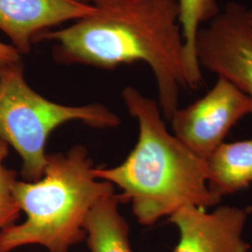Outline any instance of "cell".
Segmentation results:
<instances>
[{
  "label": "cell",
  "mask_w": 252,
  "mask_h": 252,
  "mask_svg": "<svg viewBox=\"0 0 252 252\" xmlns=\"http://www.w3.org/2000/svg\"><path fill=\"white\" fill-rule=\"evenodd\" d=\"M248 14H249V18L251 20L252 24V8L251 9H248Z\"/></svg>",
  "instance_id": "cell-15"
},
{
  "label": "cell",
  "mask_w": 252,
  "mask_h": 252,
  "mask_svg": "<svg viewBox=\"0 0 252 252\" xmlns=\"http://www.w3.org/2000/svg\"><path fill=\"white\" fill-rule=\"evenodd\" d=\"M22 62V55L11 45L0 41V65Z\"/></svg>",
  "instance_id": "cell-13"
},
{
  "label": "cell",
  "mask_w": 252,
  "mask_h": 252,
  "mask_svg": "<svg viewBox=\"0 0 252 252\" xmlns=\"http://www.w3.org/2000/svg\"><path fill=\"white\" fill-rule=\"evenodd\" d=\"M195 52L201 68L232 82L252 99V24L248 9L230 2L200 28Z\"/></svg>",
  "instance_id": "cell-5"
},
{
  "label": "cell",
  "mask_w": 252,
  "mask_h": 252,
  "mask_svg": "<svg viewBox=\"0 0 252 252\" xmlns=\"http://www.w3.org/2000/svg\"><path fill=\"white\" fill-rule=\"evenodd\" d=\"M75 1L84 3V4H92V0H75Z\"/></svg>",
  "instance_id": "cell-14"
},
{
  "label": "cell",
  "mask_w": 252,
  "mask_h": 252,
  "mask_svg": "<svg viewBox=\"0 0 252 252\" xmlns=\"http://www.w3.org/2000/svg\"><path fill=\"white\" fill-rule=\"evenodd\" d=\"M207 187L218 198L252 185V138L222 143L207 159Z\"/></svg>",
  "instance_id": "cell-9"
},
{
  "label": "cell",
  "mask_w": 252,
  "mask_h": 252,
  "mask_svg": "<svg viewBox=\"0 0 252 252\" xmlns=\"http://www.w3.org/2000/svg\"><path fill=\"white\" fill-rule=\"evenodd\" d=\"M94 11L93 4L75 0H0V30L23 55L30 53L42 32Z\"/></svg>",
  "instance_id": "cell-8"
},
{
  "label": "cell",
  "mask_w": 252,
  "mask_h": 252,
  "mask_svg": "<svg viewBox=\"0 0 252 252\" xmlns=\"http://www.w3.org/2000/svg\"><path fill=\"white\" fill-rule=\"evenodd\" d=\"M180 21L184 40L187 88L196 90L203 84L195 44L200 28L214 18L220 11L216 0H178Z\"/></svg>",
  "instance_id": "cell-11"
},
{
  "label": "cell",
  "mask_w": 252,
  "mask_h": 252,
  "mask_svg": "<svg viewBox=\"0 0 252 252\" xmlns=\"http://www.w3.org/2000/svg\"><path fill=\"white\" fill-rule=\"evenodd\" d=\"M180 232L173 252H249L251 245L243 239L248 220L246 209L220 207L212 212L187 206L168 218Z\"/></svg>",
  "instance_id": "cell-7"
},
{
  "label": "cell",
  "mask_w": 252,
  "mask_h": 252,
  "mask_svg": "<svg viewBox=\"0 0 252 252\" xmlns=\"http://www.w3.org/2000/svg\"><path fill=\"white\" fill-rule=\"evenodd\" d=\"M88 150L76 145L67 153L47 155L43 176L16 180L14 197L26 220L0 231V252L37 245L47 252H69L85 240L84 224L92 207L114 193V186L96 178Z\"/></svg>",
  "instance_id": "cell-3"
},
{
  "label": "cell",
  "mask_w": 252,
  "mask_h": 252,
  "mask_svg": "<svg viewBox=\"0 0 252 252\" xmlns=\"http://www.w3.org/2000/svg\"><path fill=\"white\" fill-rule=\"evenodd\" d=\"M121 203L120 195L114 192L92 207L84 224L91 252H134L129 239L130 227L119 209Z\"/></svg>",
  "instance_id": "cell-10"
},
{
  "label": "cell",
  "mask_w": 252,
  "mask_h": 252,
  "mask_svg": "<svg viewBox=\"0 0 252 252\" xmlns=\"http://www.w3.org/2000/svg\"><path fill=\"white\" fill-rule=\"evenodd\" d=\"M95 11L69 27L47 30L36 42H53V55L63 64L113 69L147 63L155 77L162 116L179 108L187 88L184 40L178 0H92Z\"/></svg>",
  "instance_id": "cell-1"
},
{
  "label": "cell",
  "mask_w": 252,
  "mask_h": 252,
  "mask_svg": "<svg viewBox=\"0 0 252 252\" xmlns=\"http://www.w3.org/2000/svg\"><path fill=\"white\" fill-rule=\"evenodd\" d=\"M9 149V145L0 138V231L16 223L21 214V209L13 193L17 173L5 164Z\"/></svg>",
  "instance_id": "cell-12"
},
{
  "label": "cell",
  "mask_w": 252,
  "mask_h": 252,
  "mask_svg": "<svg viewBox=\"0 0 252 252\" xmlns=\"http://www.w3.org/2000/svg\"><path fill=\"white\" fill-rule=\"evenodd\" d=\"M252 115V99L232 82L218 77L215 85L188 107L172 115L173 135L207 160L224 143L226 135L244 117Z\"/></svg>",
  "instance_id": "cell-6"
},
{
  "label": "cell",
  "mask_w": 252,
  "mask_h": 252,
  "mask_svg": "<svg viewBox=\"0 0 252 252\" xmlns=\"http://www.w3.org/2000/svg\"><path fill=\"white\" fill-rule=\"evenodd\" d=\"M69 122L108 129L117 127L120 118L97 103L68 106L47 99L27 83L23 62L0 65V138L22 158L24 180L43 176L49 136Z\"/></svg>",
  "instance_id": "cell-4"
},
{
  "label": "cell",
  "mask_w": 252,
  "mask_h": 252,
  "mask_svg": "<svg viewBox=\"0 0 252 252\" xmlns=\"http://www.w3.org/2000/svg\"><path fill=\"white\" fill-rule=\"evenodd\" d=\"M122 96L137 121V142L122 163L95 166V177L122 190V202L131 203L142 226L153 225L187 206L205 209L218 205L221 199L207 187V160L168 132L159 104L131 86Z\"/></svg>",
  "instance_id": "cell-2"
}]
</instances>
